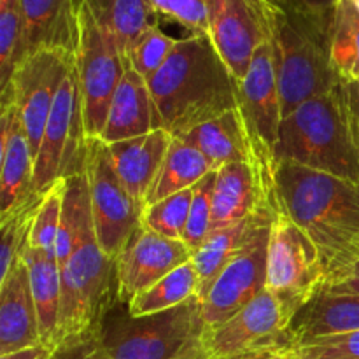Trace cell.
I'll use <instances>...</instances> for the list:
<instances>
[{
    "label": "cell",
    "instance_id": "52a82bcc",
    "mask_svg": "<svg viewBox=\"0 0 359 359\" xmlns=\"http://www.w3.org/2000/svg\"><path fill=\"white\" fill-rule=\"evenodd\" d=\"M83 104L86 139H100L114 91L128 67L114 35L98 23L84 2L77 7V44L74 51Z\"/></svg>",
    "mask_w": 359,
    "mask_h": 359
},
{
    "label": "cell",
    "instance_id": "4316f807",
    "mask_svg": "<svg viewBox=\"0 0 359 359\" xmlns=\"http://www.w3.org/2000/svg\"><path fill=\"white\" fill-rule=\"evenodd\" d=\"M210 172L216 170H212L209 161L203 158V154L198 149L189 146L179 137H172L170 147L165 154L160 172H158L156 179H154L153 186L147 193L144 209L151 203L167 198V196L193 188Z\"/></svg>",
    "mask_w": 359,
    "mask_h": 359
},
{
    "label": "cell",
    "instance_id": "83f0119b",
    "mask_svg": "<svg viewBox=\"0 0 359 359\" xmlns=\"http://www.w3.org/2000/svg\"><path fill=\"white\" fill-rule=\"evenodd\" d=\"M198 272L195 265L189 262L132 298L125 305V309L132 318L158 314V312L179 307L195 297L198 298Z\"/></svg>",
    "mask_w": 359,
    "mask_h": 359
},
{
    "label": "cell",
    "instance_id": "e0dca14e",
    "mask_svg": "<svg viewBox=\"0 0 359 359\" xmlns=\"http://www.w3.org/2000/svg\"><path fill=\"white\" fill-rule=\"evenodd\" d=\"M270 226L231 259L217 276L202 304L203 328L226 321L266 290V255Z\"/></svg>",
    "mask_w": 359,
    "mask_h": 359
},
{
    "label": "cell",
    "instance_id": "f35d334b",
    "mask_svg": "<svg viewBox=\"0 0 359 359\" xmlns=\"http://www.w3.org/2000/svg\"><path fill=\"white\" fill-rule=\"evenodd\" d=\"M290 353L293 359H359V332L307 340Z\"/></svg>",
    "mask_w": 359,
    "mask_h": 359
},
{
    "label": "cell",
    "instance_id": "ba28073f",
    "mask_svg": "<svg viewBox=\"0 0 359 359\" xmlns=\"http://www.w3.org/2000/svg\"><path fill=\"white\" fill-rule=\"evenodd\" d=\"M326 280L328 269L318 245L286 212H280L270 226L266 291L298 316L323 293Z\"/></svg>",
    "mask_w": 359,
    "mask_h": 359
},
{
    "label": "cell",
    "instance_id": "7c38bea8",
    "mask_svg": "<svg viewBox=\"0 0 359 359\" xmlns=\"http://www.w3.org/2000/svg\"><path fill=\"white\" fill-rule=\"evenodd\" d=\"M72 63L74 55L65 51L32 53L16 69L6 93L0 95V107L14 104L20 109L25 132L35 156L56 93Z\"/></svg>",
    "mask_w": 359,
    "mask_h": 359
},
{
    "label": "cell",
    "instance_id": "8992f818",
    "mask_svg": "<svg viewBox=\"0 0 359 359\" xmlns=\"http://www.w3.org/2000/svg\"><path fill=\"white\" fill-rule=\"evenodd\" d=\"M266 20L286 118L305 102L335 91L342 79L330 58L332 27L270 6H266Z\"/></svg>",
    "mask_w": 359,
    "mask_h": 359
},
{
    "label": "cell",
    "instance_id": "bcb514c9",
    "mask_svg": "<svg viewBox=\"0 0 359 359\" xmlns=\"http://www.w3.org/2000/svg\"><path fill=\"white\" fill-rule=\"evenodd\" d=\"M55 359H62V358H58V356H56V358H55Z\"/></svg>",
    "mask_w": 359,
    "mask_h": 359
},
{
    "label": "cell",
    "instance_id": "9a60e30c",
    "mask_svg": "<svg viewBox=\"0 0 359 359\" xmlns=\"http://www.w3.org/2000/svg\"><path fill=\"white\" fill-rule=\"evenodd\" d=\"M209 37L235 81L248 74L256 49L270 39L263 0H207Z\"/></svg>",
    "mask_w": 359,
    "mask_h": 359
},
{
    "label": "cell",
    "instance_id": "603a6c76",
    "mask_svg": "<svg viewBox=\"0 0 359 359\" xmlns=\"http://www.w3.org/2000/svg\"><path fill=\"white\" fill-rule=\"evenodd\" d=\"M156 128L161 126L147 81L132 67H126L125 76L109 105L100 139L105 144H112L144 135Z\"/></svg>",
    "mask_w": 359,
    "mask_h": 359
},
{
    "label": "cell",
    "instance_id": "5b68a950",
    "mask_svg": "<svg viewBox=\"0 0 359 359\" xmlns=\"http://www.w3.org/2000/svg\"><path fill=\"white\" fill-rule=\"evenodd\" d=\"M339 88L305 102L283 119L276 163L290 161L359 184V154Z\"/></svg>",
    "mask_w": 359,
    "mask_h": 359
},
{
    "label": "cell",
    "instance_id": "f6af8a7d",
    "mask_svg": "<svg viewBox=\"0 0 359 359\" xmlns=\"http://www.w3.org/2000/svg\"><path fill=\"white\" fill-rule=\"evenodd\" d=\"M354 2H356V6L359 7V0H354Z\"/></svg>",
    "mask_w": 359,
    "mask_h": 359
},
{
    "label": "cell",
    "instance_id": "f546056e",
    "mask_svg": "<svg viewBox=\"0 0 359 359\" xmlns=\"http://www.w3.org/2000/svg\"><path fill=\"white\" fill-rule=\"evenodd\" d=\"M84 2L98 23L118 41L123 56L142 32L156 23V14L147 0H77ZM126 60V58H125Z\"/></svg>",
    "mask_w": 359,
    "mask_h": 359
},
{
    "label": "cell",
    "instance_id": "ab89813d",
    "mask_svg": "<svg viewBox=\"0 0 359 359\" xmlns=\"http://www.w3.org/2000/svg\"><path fill=\"white\" fill-rule=\"evenodd\" d=\"M263 2L287 14L314 21L323 27H332L339 0H263Z\"/></svg>",
    "mask_w": 359,
    "mask_h": 359
},
{
    "label": "cell",
    "instance_id": "8d00e7d4",
    "mask_svg": "<svg viewBox=\"0 0 359 359\" xmlns=\"http://www.w3.org/2000/svg\"><path fill=\"white\" fill-rule=\"evenodd\" d=\"M216 186V172L202 179L193 186L191 207H189L188 224L184 231V242L195 251L212 231V200Z\"/></svg>",
    "mask_w": 359,
    "mask_h": 359
},
{
    "label": "cell",
    "instance_id": "484cf974",
    "mask_svg": "<svg viewBox=\"0 0 359 359\" xmlns=\"http://www.w3.org/2000/svg\"><path fill=\"white\" fill-rule=\"evenodd\" d=\"M21 259L28 270L32 294L37 309L41 342L56 353L55 335L58 326L60 298H62V266L55 256L30 248V244Z\"/></svg>",
    "mask_w": 359,
    "mask_h": 359
},
{
    "label": "cell",
    "instance_id": "7bdbcfd3",
    "mask_svg": "<svg viewBox=\"0 0 359 359\" xmlns=\"http://www.w3.org/2000/svg\"><path fill=\"white\" fill-rule=\"evenodd\" d=\"M58 354L51 349V347L44 346V344H35V346L25 347V349L14 351V353L4 354L0 359H55Z\"/></svg>",
    "mask_w": 359,
    "mask_h": 359
},
{
    "label": "cell",
    "instance_id": "ffe728a7",
    "mask_svg": "<svg viewBox=\"0 0 359 359\" xmlns=\"http://www.w3.org/2000/svg\"><path fill=\"white\" fill-rule=\"evenodd\" d=\"M170 142V133L165 128H156L133 139L107 144L119 181L142 210Z\"/></svg>",
    "mask_w": 359,
    "mask_h": 359
},
{
    "label": "cell",
    "instance_id": "d4e9b609",
    "mask_svg": "<svg viewBox=\"0 0 359 359\" xmlns=\"http://www.w3.org/2000/svg\"><path fill=\"white\" fill-rule=\"evenodd\" d=\"M359 332V297L319 294L294 319L290 332L291 347L321 337Z\"/></svg>",
    "mask_w": 359,
    "mask_h": 359
},
{
    "label": "cell",
    "instance_id": "d6a6232c",
    "mask_svg": "<svg viewBox=\"0 0 359 359\" xmlns=\"http://www.w3.org/2000/svg\"><path fill=\"white\" fill-rule=\"evenodd\" d=\"M191 198L193 188H189L167 196L160 202L151 203L142 210L140 224L163 235V237L184 242V231L186 224H188Z\"/></svg>",
    "mask_w": 359,
    "mask_h": 359
},
{
    "label": "cell",
    "instance_id": "30bf717a",
    "mask_svg": "<svg viewBox=\"0 0 359 359\" xmlns=\"http://www.w3.org/2000/svg\"><path fill=\"white\" fill-rule=\"evenodd\" d=\"M83 172L90 191L97 244L109 258L116 259L139 228L142 209L119 181L107 144L102 139H86Z\"/></svg>",
    "mask_w": 359,
    "mask_h": 359
},
{
    "label": "cell",
    "instance_id": "6da1fadb",
    "mask_svg": "<svg viewBox=\"0 0 359 359\" xmlns=\"http://www.w3.org/2000/svg\"><path fill=\"white\" fill-rule=\"evenodd\" d=\"M147 86L160 126L172 137L238 107L237 81L209 35L179 39Z\"/></svg>",
    "mask_w": 359,
    "mask_h": 359
},
{
    "label": "cell",
    "instance_id": "cb8c5ba5",
    "mask_svg": "<svg viewBox=\"0 0 359 359\" xmlns=\"http://www.w3.org/2000/svg\"><path fill=\"white\" fill-rule=\"evenodd\" d=\"M273 221L266 219H248L221 230L210 231L209 237L193 251L191 263L195 265L200 279L198 300H202L210 290L214 280L217 279L224 266L237 258L252 241L259 235V231L272 226Z\"/></svg>",
    "mask_w": 359,
    "mask_h": 359
},
{
    "label": "cell",
    "instance_id": "d590c367",
    "mask_svg": "<svg viewBox=\"0 0 359 359\" xmlns=\"http://www.w3.org/2000/svg\"><path fill=\"white\" fill-rule=\"evenodd\" d=\"M41 198L34 200L23 209L18 210L7 219L0 221L2 231V245H0V279L11 272L18 262H21L28 244H30V231L34 224V214Z\"/></svg>",
    "mask_w": 359,
    "mask_h": 359
},
{
    "label": "cell",
    "instance_id": "1f68e13d",
    "mask_svg": "<svg viewBox=\"0 0 359 359\" xmlns=\"http://www.w3.org/2000/svg\"><path fill=\"white\" fill-rule=\"evenodd\" d=\"M25 58L21 0H0V95L11 86L14 72Z\"/></svg>",
    "mask_w": 359,
    "mask_h": 359
},
{
    "label": "cell",
    "instance_id": "4dcf8cb0",
    "mask_svg": "<svg viewBox=\"0 0 359 359\" xmlns=\"http://www.w3.org/2000/svg\"><path fill=\"white\" fill-rule=\"evenodd\" d=\"M330 58L342 81H359V7L339 0L330 30Z\"/></svg>",
    "mask_w": 359,
    "mask_h": 359
},
{
    "label": "cell",
    "instance_id": "74e56055",
    "mask_svg": "<svg viewBox=\"0 0 359 359\" xmlns=\"http://www.w3.org/2000/svg\"><path fill=\"white\" fill-rule=\"evenodd\" d=\"M156 14L168 21L181 25L188 34L209 35L207 0H147Z\"/></svg>",
    "mask_w": 359,
    "mask_h": 359
},
{
    "label": "cell",
    "instance_id": "3957f363",
    "mask_svg": "<svg viewBox=\"0 0 359 359\" xmlns=\"http://www.w3.org/2000/svg\"><path fill=\"white\" fill-rule=\"evenodd\" d=\"M114 305H119L116 262L102 251L93 231L62 265V298L55 335L58 356L90 346Z\"/></svg>",
    "mask_w": 359,
    "mask_h": 359
},
{
    "label": "cell",
    "instance_id": "7402d4cb",
    "mask_svg": "<svg viewBox=\"0 0 359 359\" xmlns=\"http://www.w3.org/2000/svg\"><path fill=\"white\" fill-rule=\"evenodd\" d=\"M77 0H21L27 56L37 51L74 55L77 44Z\"/></svg>",
    "mask_w": 359,
    "mask_h": 359
},
{
    "label": "cell",
    "instance_id": "7a4b0ae2",
    "mask_svg": "<svg viewBox=\"0 0 359 359\" xmlns=\"http://www.w3.org/2000/svg\"><path fill=\"white\" fill-rule=\"evenodd\" d=\"M276 181L280 209L318 245L328 277L359 259V184L290 161Z\"/></svg>",
    "mask_w": 359,
    "mask_h": 359
},
{
    "label": "cell",
    "instance_id": "8fae6325",
    "mask_svg": "<svg viewBox=\"0 0 359 359\" xmlns=\"http://www.w3.org/2000/svg\"><path fill=\"white\" fill-rule=\"evenodd\" d=\"M84 146H86V135H84L83 104H81L76 65L72 63L56 93L35 156V198H41L60 179H67L83 172Z\"/></svg>",
    "mask_w": 359,
    "mask_h": 359
},
{
    "label": "cell",
    "instance_id": "ee69618b",
    "mask_svg": "<svg viewBox=\"0 0 359 359\" xmlns=\"http://www.w3.org/2000/svg\"><path fill=\"white\" fill-rule=\"evenodd\" d=\"M256 359H293V358H291L290 349H279V351H273V353L263 354V356Z\"/></svg>",
    "mask_w": 359,
    "mask_h": 359
},
{
    "label": "cell",
    "instance_id": "ac0fdd59",
    "mask_svg": "<svg viewBox=\"0 0 359 359\" xmlns=\"http://www.w3.org/2000/svg\"><path fill=\"white\" fill-rule=\"evenodd\" d=\"M0 221L7 219L34 200L35 154L25 132L20 109L0 107Z\"/></svg>",
    "mask_w": 359,
    "mask_h": 359
},
{
    "label": "cell",
    "instance_id": "d6986e66",
    "mask_svg": "<svg viewBox=\"0 0 359 359\" xmlns=\"http://www.w3.org/2000/svg\"><path fill=\"white\" fill-rule=\"evenodd\" d=\"M179 139L198 149L212 170H219L230 163H255L273 174L277 170L258 153L238 107L200 123L179 135Z\"/></svg>",
    "mask_w": 359,
    "mask_h": 359
},
{
    "label": "cell",
    "instance_id": "277c9868",
    "mask_svg": "<svg viewBox=\"0 0 359 359\" xmlns=\"http://www.w3.org/2000/svg\"><path fill=\"white\" fill-rule=\"evenodd\" d=\"M202 304L132 318L111 314L81 359H202Z\"/></svg>",
    "mask_w": 359,
    "mask_h": 359
},
{
    "label": "cell",
    "instance_id": "9c48e42d",
    "mask_svg": "<svg viewBox=\"0 0 359 359\" xmlns=\"http://www.w3.org/2000/svg\"><path fill=\"white\" fill-rule=\"evenodd\" d=\"M291 314L270 291H263L226 321L202 332V359H256L290 349Z\"/></svg>",
    "mask_w": 359,
    "mask_h": 359
},
{
    "label": "cell",
    "instance_id": "4fadbf2b",
    "mask_svg": "<svg viewBox=\"0 0 359 359\" xmlns=\"http://www.w3.org/2000/svg\"><path fill=\"white\" fill-rule=\"evenodd\" d=\"M237 97L238 109L256 149L266 163L277 168L276 147L284 112L277 81L276 55L270 39L256 49L248 74L237 83Z\"/></svg>",
    "mask_w": 359,
    "mask_h": 359
},
{
    "label": "cell",
    "instance_id": "836d02e7",
    "mask_svg": "<svg viewBox=\"0 0 359 359\" xmlns=\"http://www.w3.org/2000/svg\"><path fill=\"white\" fill-rule=\"evenodd\" d=\"M67 179H60L41 196L34 214V224L30 231V248L39 249L56 258V238L62 223L63 196H65Z\"/></svg>",
    "mask_w": 359,
    "mask_h": 359
},
{
    "label": "cell",
    "instance_id": "60d3db41",
    "mask_svg": "<svg viewBox=\"0 0 359 359\" xmlns=\"http://www.w3.org/2000/svg\"><path fill=\"white\" fill-rule=\"evenodd\" d=\"M339 90L346 111L347 126L359 154V81H342Z\"/></svg>",
    "mask_w": 359,
    "mask_h": 359
},
{
    "label": "cell",
    "instance_id": "e575fe53",
    "mask_svg": "<svg viewBox=\"0 0 359 359\" xmlns=\"http://www.w3.org/2000/svg\"><path fill=\"white\" fill-rule=\"evenodd\" d=\"M179 39L170 37L165 34L158 23L151 25L146 32L139 35L126 51V63L132 67L139 76L149 81L158 70L163 67L170 53L174 51Z\"/></svg>",
    "mask_w": 359,
    "mask_h": 359
},
{
    "label": "cell",
    "instance_id": "44dd1931",
    "mask_svg": "<svg viewBox=\"0 0 359 359\" xmlns=\"http://www.w3.org/2000/svg\"><path fill=\"white\" fill-rule=\"evenodd\" d=\"M41 342L37 309L23 259L0 279V356Z\"/></svg>",
    "mask_w": 359,
    "mask_h": 359
},
{
    "label": "cell",
    "instance_id": "f1b7e54d",
    "mask_svg": "<svg viewBox=\"0 0 359 359\" xmlns=\"http://www.w3.org/2000/svg\"><path fill=\"white\" fill-rule=\"evenodd\" d=\"M90 191L84 172L67 177L65 196H63L62 223L56 238V259L60 266L72 256L77 245L90 233H93Z\"/></svg>",
    "mask_w": 359,
    "mask_h": 359
},
{
    "label": "cell",
    "instance_id": "b9f144b4",
    "mask_svg": "<svg viewBox=\"0 0 359 359\" xmlns=\"http://www.w3.org/2000/svg\"><path fill=\"white\" fill-rule=\"evenodd\" d=\"M321 294H356L359 297V259L330 273Z\"/></svg>",
    "mask_w": 359,
    "mask_h": 359
},
{
    "label": "cell",
    "instance_id": "2e32d148",
    "mask_svg": "<svg viewBox=\"0 0 359 359\" xmlns=\"http://www.w3.org/2000/svg\"><path fill=\"white\" fill-rule=\"evenodd\" d=\"M191 258L193 249L186 242L163 237L139 224L114 259L119 305H126Z\"/></svg>",
    "mask_w": 359,
    "mask_h": 359
},
{
    "label": "cell",
    "instance_id": "5bb4252c",
    "mask_svg": "<svg viewBox=\"0 0 359 359\" xmlns=\"http://www.w3.org/2000/svg\"><path fill=\"white\" fill-rule=\"evenodd\" d=\"M280 212L273 172L255 163H230L216 170L212 231L248 219L276 221Z\"/></svg>",
    "mask_w": 359,
    "mask_h": 359
}]
</instances>
